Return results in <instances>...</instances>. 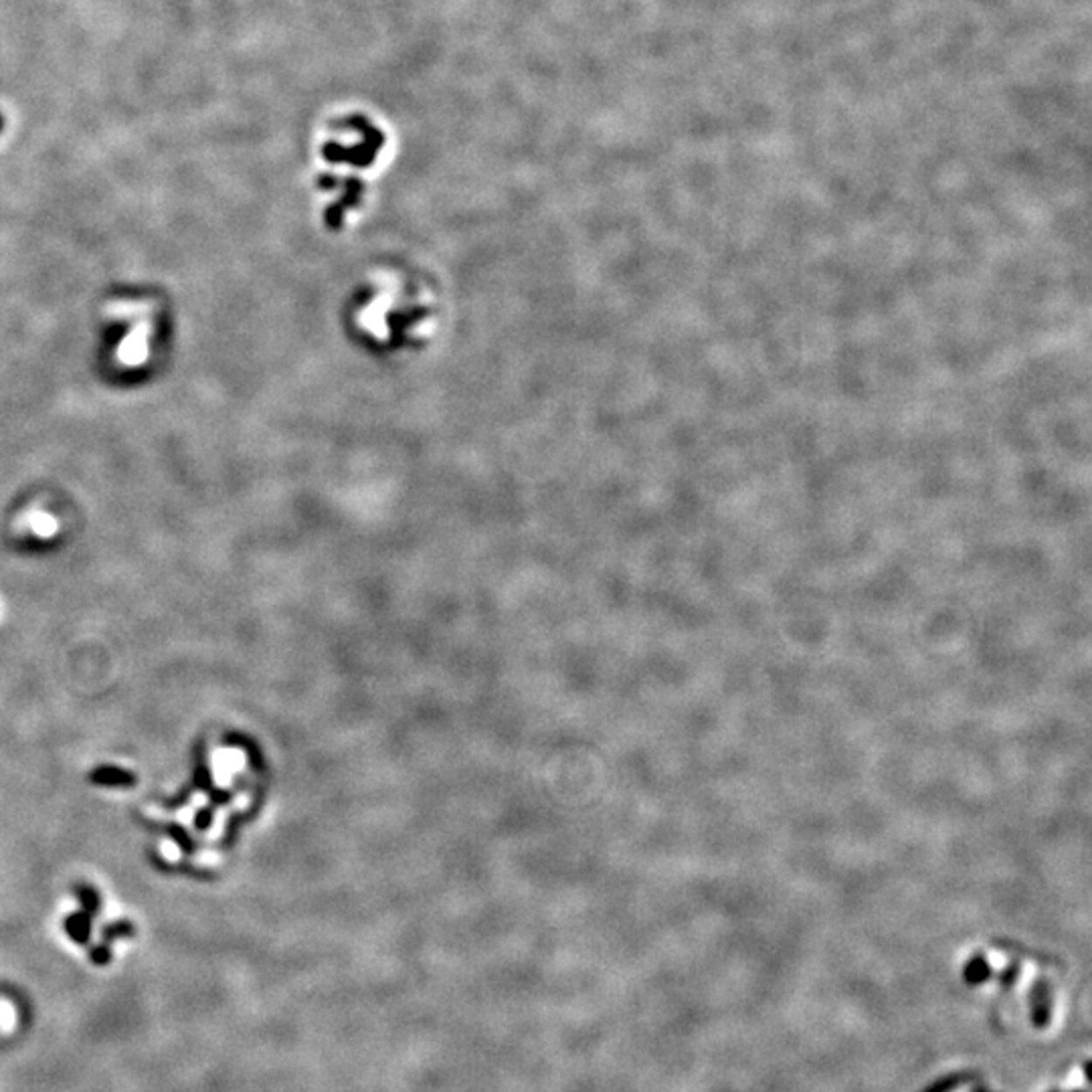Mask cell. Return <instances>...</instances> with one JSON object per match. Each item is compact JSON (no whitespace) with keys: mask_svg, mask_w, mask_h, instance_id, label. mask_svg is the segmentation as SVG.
Returning <instances> with one entry per match:
<instances>
[{"mask_svg":"<svg viewBox=\"0 0 1092 1092\" xmlns=\"http://www.w3.org/2000/svg\"><path fill=\"white\" fill-rule=\"evenodd\" d=\"M3 127H4V118H3V113H0V132H3Z\"/></svg>","mask_w":1092,"mask_h":1092,"instance_id":"cell-1","label":"cell"}]
</instances>
